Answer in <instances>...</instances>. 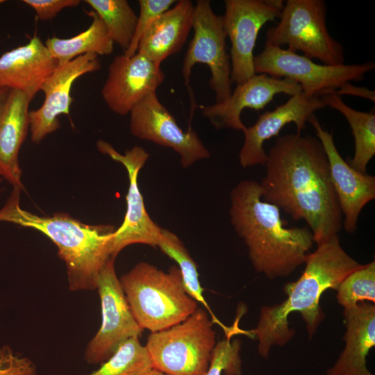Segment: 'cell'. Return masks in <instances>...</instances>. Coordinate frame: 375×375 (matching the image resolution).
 <instances>
[{
  "mask_svg": "<svg viewBox=\"0 0 375 375\" xmlns=\"http://www.w3.org/2000/svg\"><path fill=\"white\" fill-rule=\"evenodd\" d=\"M262 199L305 221L318 244L338 235L342 215L320 141L301 133L278 136L267 153Z\"/></svg>",
  "mask_w": 375,
  "mask_h": 375,
  "instance_id": "1",
  "label": "cell"
},
{
  "mask_svg": "<svg viewBox=\"0 0 375 375\" xmlns=\"http://www.w3.org/2000/svg\"><path fill=\"white\" fill-rule=\"evenodd\" d=\"M317 245L308 254L301 276L284 285L285 300L260 308L251 333L258 342L259 355L265 360L274 347H284L294 336L288 320L292 312L301 315L311 339L324 318L319 306L322 294L329 289L337 290L347 276L362 266L342 248L338 235Z\"/></svg>",
  "mask_w": 375,
  "mask_h": 375,
  "instance_id": "2",
  "label": "cell"
},
{
  "mask_svg": "<svg viewBox=\"0 0 375 375\" xmlns=\"http://www.w3.org/2000/svg\"><path fill=\"white\" fill-rule=\"evenodd\" d=\"M230 219L254 269L269 279L287 277L304 265L314 237L306 227H286L280 209L262 198L260 183L242 180L230 194Z\"/></svg>",
  "mask_w": 375,
  "mask_h": 375,
  "instance_id": "3",
  "label": "cell"
},
{
  "mask_svg": "<svg viewBox=\"0 0 375 375\" xmlns=\"http://www.w3.org/2000/svg\"><path fill=\"white\" fill-rule=\"evenodd\" d=\"M21 189L13 188L0 209V222L35 229L47 236L57 247L65 262L69 289L72 291L97 290L99 274L110 259L113 234L111 225H90L64 212L40 216L21 208Z\"/></svg>",
  "mask_w": 375,
  "mask_h": 375,
  "instance_id": "4",
  "label": "cell"
},
{
  "mask_svg": "<svg viewBox=\"0 0 375 375\" xmlns=\"http://www.w3.org/2000/svg\"><path fill=\"white\" fill-rule=\"evenodd\" d=\"M119 281L138 324L151 333L184 321L198 308L197 302L185 290L178 267L165 272L140 262L122 275Z\"/></svg>",
  "mask_w": 375,
  "mask_h": 375,
  "instance_id": "5",
  "label": "cell"
},
{
  "mask_svg": "<svg viewBox=\"0 0 375 375\" xmlns=\"http://www.w3.org/2000/svg\"><path fill=\"white\" fill-rule=\"evenodd\" d=\"M213 324L198 307L184 321L151 333L144 346L152 367L168 375H205L217 343Z\"/></svg>",
  "mask_w": 375,
  "mask_h": 375,
  "instance_id": "6",
  "label": "cell"
},
{
  "mask_svg": "<svg viewBox=\"0 0 375 375\" xmlns=\"http://www.w3.org/2000/svg\"><path fill=\"white\" fill-rule=\"evenodd\" d=\"M327 8L323 0H287L279 21L266 31V42L322 64L344 63L343 46L330 35L326 23Z\"/></svg>",
  "mask_w": 375,
  "mask_h": 375,
  "instance_id": "7",
  "label": "cell"
},
{
  "mask_svg": "<svg viewBox=\"0 0 375 375\" xmlns=\"http://www.w3.org/2000/svg\"><path fill=\"white\" fill-rule=\"evenodd\" d=\"M256 74L290 79L300 85L310 97H321L351 81H362L374 67V62L332 66L265 42L263 49L253 59Z\"/></svg>",
  "mask_w": 375,
  "mask_h": 375,
  "instance_id": "8",
  "label": "cell"
},
{
  "mask_svg": "<svg viewBox=\"0 0 375 375\" xmlns=\"http://www.w3.org/2000/svg\"><path fill=\"white\" fill-rule=\"evenodd\" d=\"M194 35L185 53L182 67L184 83L189 85L193 67L206 65L210 71L209 86L215 94L216 102L231 94V65L226 49L227 38L223 17L216 15L208 0H198L192 19Z\"/></svg>",
  "mask_w": 375,
  "mask_h": 375,
  "instance_id": "9",
  "label": "cell"
},
{
  "mask_svg": "<svg viewBox=\"0 0 375 375\" xmlns=\"http://www.w3.org/2000/svg\"><path fill=\"white\" fill-rule=\"evenodd\" d=\"M110 259L101 272L97 290L101 301V323L88 343L84 359L92 365L107 360L128 339L140 337L143 329L135 321Z\"/></svg>",
  "mask_w": 375,
  "mask_h": 375,
  "instance_id": "10",
  "label": "cell"
},
{
  "mask_svg": "<svg viewBox=\"0 0 375 375\" xmlns=\"http://www.w3.org/2000/svg\"><path fill=\"white\" fill-rule=\"evenodd\" d=\"M222 15L231 42L232 83L241 84L256 73L253 49L258 33L268 22L279 18L282 0H225Z\"/></svg>",
  "mask_w": 375,
  "mask_h": 375,
  "instance_id": "11",
  "label": "cell"
},
{
  "mask_svg": "<svg viewBox=\"0 0 375 375\" xmlns=\"http://www.w3.org/2000/svg\"><path fill=\"white\" fill-rule=\"evenodd\" d=\"M97 147L101 153L122 164L128 177L126 211L123 223L114 232L111 256L115 259L123 249L133 244L157 247L162 228L154 222L147 212L138 185L139 172L148 160L149 153L142 147L135 146L122 154L103 140H99Z\"/></svg>",
  "mask_w": 375,
  "mask_h": 375,
  "instance_id": "12",
  "label": "cell"
},
{
  "mask_svg": "<svg viewBox=\"0 0 375 375\" xmlns=\"http://www.w3.org/2000/svg\"><path fill=\"white\" fill-rule=\"evenodd\" d=\"M130 131L135 138L172 149L181 158L182 167L210 156L197 133L190 127L183 131L156 92L146 96L130 112Z\"/></svg>",
  "mask_w": 375,
  "mask_h": 375,
  "instance_id": "13",
  "label": "cell"
},
{
  "mask_svg": "<svg viewBox=\"0 0 375 375\" xmlns=\"http://www.w3.org/2000/svg\"><path fill=\"white\" fill-rule=\"evenodd\" d=\"M165 78L160 65L142 53L118 55L108 67L101 97L112 112L124 116L146 96L156 92Z\"/></svg>",
  "mask_w": 375,
  "mask_h": 375,
  "instance_id": "14",
  "label": "cell"
},
{
  "mask_svg": "<svg viewBox=\"0 0 375 375\" xmlns=\"http://www.w3.org/2000/svg\"><path fill=\"white\" fill-rule=\"evenodd\" d=\"M101 67L98 56L87 53L75 58L56 68L44 79L40 90L44 94L42 105L29 111V128L33 142L39 143L47 135L60 128L58 117L69 115L73 99V83L80 76Z\"/></svg>",
  "mask_w": 375,
  "mask_h": 375,
  "instance_id": "15",
  "label": "cell"
},
{
  "mask_svg": "<svg viewBox=\"0 0 375 375\" xmlns=\"http://www.w3.org/2000/svg\"><path fill=\"white\" fill-rule=\"evenodd\" d=\"M308 122L315 130L328 158L331 181L342 215V226L348 233H353L362 210L375 199V176L355 169L343 159L333 135L322 127L315 114Z\"/></svg>",
  "mask_w": 375,
  "mask_h": 375,
  "instance_id": "16",
  "label": "cell"
},
{
  "mask_svg": "<svg viewBox=\"0 0 375 375\" xmlns=\"http://www.w3.org/2000/svg\"><path fill=\"white\" fill-rule=\"evenodd\" d=\"M327 106L322 97H310L301 92L272 111L260 115L256 123L246 127L239 161L244 168L265 165L267 160L263 144L275 136L290 123L295 124L297 132L301 133L306 124L315 112Z\"/></svg>",
  "mask_w": 375,
  "mask_h": 375,
  "instance_id": "17",
  "label": "cell"
},
{
  "mask_svg": "<svg viewBox=\"0 0 375 375\" xmlns=\"http://www.w3.org/2000/svg\"><path fill=\"white\" fill-rule=\"evenodd\" d=\"M302 92L297 83L265 74H255L236 85L225 100L209 106H201L202 115L216 129L232 128L243 131L246 126L241 120L246 108L262 110L278 94L293 96Z\"/></svg>",
  "mask_w": 375,
  "mask_h": 375,
  "instance_id": "18",
  "label": "cell"
},
{
  "mask_svg": "<svg viewBox=\"0 0 375 375\" xmlns=\"http://www.w3.org/2000/svg\"><path fill=\"white\" fill-rule=\"evenodd\" d=\"M44 43L37 35L0 57V88L24 92L32 100L44 79L56 68Z\"/></svg>",
  "mask_w": 375,
  "mask_h": 375,
  "instance_id": "19",
  "label": "cell"
},
{
  "mask_svg": "<svg viewBox=\"0 0 375 375\" xmlns=\"http://www.w3.org/2000/svg\"><path fill=\"white\" fill-rule=\"evenodd\" d=\"M344 347L327 375H374L367 367V357L375 346V306L362 301L344 308Z\"/></svg>",
  "mask_w": 375,
  "mask_h": 375,
  "instance_id": "20",
  "label": "cell"
},
{
  "mask_svg": "<svg viewBox=\"0 0 375 375\" xmlns=\"http://www.w3.org/2000/svg\"><path fill=\"white\" fill-rule=\"evenodd\" d=\"M31 101L24 92L10 90L0 112V176L21 190L23 185L18 158L29 127Z\"/></svg>",
  "mask_w": 375,
  "mask_h": 375,
  "instance_id": "21",
  "label": "cell"
},
{
  "mask_svg": "<svg viewBox=\"0 0 375 375\" xmlns=\"http://www.w3.org/2000/svg\"><path fill=\"white\" fill-rule=\"evenodd\" d=\"M194 10V5L190 0L176 1L174 7L160 15L146 31L137 52L158 65L178 53L192 29Z\"/></svg>",
  "mask_w": 375,
  "mask_h": 375,
  "instance_id": "22",
  "label": "cell"
},
{
  "mask_svg": "<svg viewBox=\"0 0 375 375\" xmlns=\"http://www.w3.org/2000/svg\"><path fill=\"white\" fill-rule=\"evenodd\" d=\"M92 19L84 31L69 38H49L44 44L58 65L87 54L109 55L114 48L106 26L99 16L93 10L87 12Z\"/></svg>",
  "mask_w": 375,
  "mask_h": 375,
  "instance_id": "23",
  "label": "cell"
},
{
  "mask_svg": "<svg viewBox=\"0 0 375 375\" xmlns=\"http://www.w3.org/2000/svg\"><path fill=\"white\" fill-rule=\"evenodd\" d=\"M326 106L340 112L348 122L354 139V154L349 165L367 173L369 161L375 155V114L349 106L340 96L331 93L321 97Z\"/></svg>",
  "mask_w": 375,
  "mask_h": 375,
  "instance_id": "24",
  "label": "cell"
},
{
  "mask_svg": "<svg viewBox=\"0 0 375 375\" xmlns=\"http://www.w3.org/2000/svg\"><path fill=\"white\" fill-rule=\"evenodd\" d=\"M101 18L114 43L125 52L133 40L138 15L126 0H85Z\"/></svg>",
  "mask_w": 375,
  "mask_h": 375,
  "instance_id": "25",
  "label": "cell"
},
{
  "mask_svg": "<svg viewBox=\"0 0 375 375\" xmlns=\"http://www.w3.org/2000/svg\"><path fill=\"white\" fill-rule=\"evenodd\" d=\"M157 247L178 264L187 293L206 308L213 322H218L203 297V288L200 283L197 265L179 237L172 231L162 228Z\"/></svg>",
  "mask_w": 375,
  "mask_h": 375,
  "instance_id": "26",
  "label": "cell"
},
{
  "mask_svg": "<svg viewBox=\"0 0 375 375\" xmlns=\"http://www.w3.org/2000/svg\"><path fill=\"white\" fill-rule=\"evenodd\" d=\"M145 346L139 337L124 342L99 369L85 375H139L152 369Z\"/></svg>",
  "mask_w": 375,
  "mask_h": 375,
  "instance_id": "27",
  "label": "cell"
},
{
  "mask_svg": "<svg viewBox=\"0 0 375 375\" xmlns=\"http://www.w3.org/2000/svg\"><path fill=\"white\" fill-rule=\"evenodd\" d=\"M337 301L344 309L359 302H375V261L362 265L341 282L337 289Z\"/></svg>",
  "mask_w": 375,
  "mask_h": 375,
  "instance_id": "28",
  "label": "cell"
},
{
  "mask_svg": "<svg viewBox=\"0 0 375 375\" xmlns=\"http://www.w3.org/2000/svg\"><path fill=\"white\" fill-rule=\"evenodd\" d=\"M241 342L230 336L216 343L205 375H242Z\"/></svg>",
  "mask_w": 375,
  "mask_h": 375,
  "instance_id": "29",
  "label": "cell"
},
{
  "mask_svg": "<svg viewBox=\"0 0 375 375\" xmlns=\"http://www.w3.org/2000/svg\"><path fill=\"white\" fill-rule=\"evenodd\" d=\"M175 0H139L140 14L135 33L128 49L124 52L126 56H132L137 53L139 42L149 26L163 12L176 3Z\"/></svg>",
  "mask_w": 375,
  "mask_h": 375,
  "instance_id": "30",
  "label": "cell"
},
{
  "mask_svg": "<svg viewBox=\"0 0 375 375\" xmlns=\"http://www.w3.org/2000/svg\"><path fill=\"white\" fill-rule=\"evenodd\" d=\"M0 375H38V372L32 360L5 345L0 347Z\"/></svg>",
  "mask_w": 375,
  "mask_h": 375,
  "instance_id": "31",
  "label": "cell"
},
{
  "mask_svg": "<svg viewBox=\"0 0 375 375\" xmlns=\"http://www.w3.org/2000/svg\"><path fill=\"white\" fill-rule=\"evenodd\" d=\"M23 2L32 8L40 20H50L59 12L66 8L76 7L80 0H23Z\"/></svg>",
  "mask_w": 375,
  "mask_h": 375,
  "instance_id": "32",
  "label": "cell"
},
{
  "mask_svg": "<svg viewBox=\"0 0 375 375\" xmlns=\"http://www.w3.org/2000/svg\"><path fill=\"white\" fill-rule=\"evenodd\" d=\"M338 96L347 94L367 99L372 102L375 101V92L364 87H358L347 83L333 92Z\"/></svg>",
  "mask_w": 375,
  "mask_h": 375,
  "instance_id": "33",
  "label": "cell"
},
{
  "mask_svg": "<svg viewBox=\"0 0 375 375\" xmlns=\"http://www.w3.org/2000/svg\"><path fill=\"white\" fill-rule=\"evenodd\" d=\"M10 89L1 88H0V112L3 107V105L6 99V97L9 93Z\"/></svg>",
  "mask_w": 375,
  "mask_h": 375,
  "instance_id": "34",
  "label": "cell"
},
{
  "mask_svg": "<svg viewBox=\"0 0 375 375\" xmlns=\"http://www.w3.org/2000/svg\"><path fill=\"white\" fill-rule=\"evenodd\" d=\"M139 375H168V374H166L163 372H161L156 369H149V370H147L144 372H142V374H139Z\"/></svg>",
  "mask_w": 375,
  "mask_h": 375,
  "instance_id": "35",
  "label": "cell"
},
{
  "mask_svg": "<svg viewBox=\"0 0 375 375\" xmlns=\"http://www.w3.org/2000/svg\"><path fill=\"white\" fill-rule=\"evenodd\" d=\"M3 2H4L3 0H0V4L2 3Z\"/></svg>",
  "mask_w": 375,
  "mask_h": 375,
  "instance_id": "36",
  "label": "cell"
},
{
  "mask_svg": "<svg viewBox=\"0 0 375 375\" xmlns=\"http://www.w3.org/2000/svg\"><path fill=\"white\" fill-rule=\"evenodd\" d=\"M1 179L0 178V183H1ZM1 188H0V193H1Z\"/></svg>",
  "mask_w": 375,
  "mask_h": 375,
  "instance_id": "37",
  "label": "cell"
}]
</instances>
